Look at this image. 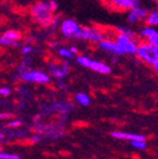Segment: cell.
Returning <instances> with one entry per match:
<instances>
[{
    "instance_id": "e0dca14e",
    "label": "cell",
    "mask_w": 158,
    "mask_h": 159,
    "mask_svg": "<svg viewBox=\"0 0 158 159\" xmlns=\"http://www.w3.org/2000/svg\"><path fill=\"white\" fill-rule=\"evenodd\" d=\"M75 101H77V104L84 107L89 106V105L91 104V97H90V95L86 94V93H77V94L75 95Z\"/></svg>"
},
{
    "instance_id": "d6986e66",
    "label": "cell",
    "mask_w": 158,
    "mask_h": 159,
    "mask_svg": "<svg viewBox=\"0 0 158 159\" xmlns=\"http://www.w3.org/2000/svg\"><path fill=\"white\" fill-rule=\"evenodd\" d=\"M2 35H5L8 39L12 40V41H16V42H19L20 40L22 39V34L20 31H17V30H7L6 32L2 33Z\"/></svg>"
},
{
    "instance_id": "44dd1931",
    "label": "cell",
    "mask_w": 158,
    "mask_h": 159,
    "mask_svg": "<svg viewBox=\"0 0 158 159\" xmlns=\"http://www.w3.org/2000/svg\"><path fill=\"white\" fill-rule=\"evenodd\" d=\"M20 43L12 41V40L8 39L5 35H0V47H6V48H18Z\"/></svg>"
},
{
    "instance_id": "1f68e13d",
    "label": "cell",
    "mask_w": 158,
    "mask_h": 159,
    "mask_svg": "<svg viewBox=\"0 0 158 159\" xmlns=\"http://www.w3.org/2000/svg\"><path fill=\"white\" fill-rule=\"evenodd\" d=\"M69 50H70V52L72 53V54L74 55H77V54H79V49H77V45H70L69 47Z\"/></svg>"
},
{
    "instance_id": "ab89813d",
    "label": "cell",
    "mask_w": 158,
    "mask_h": 159,
    "mask_svg": "<svg viewBox=\"0 0 158 159\" xmlns=\"http://www.w3.org/2000/svg\"><path fill=\"white\" fill-rule=\"evenodd\" d=\"M0 53H1V47H0Z\"/></svg>"
},
{
    "instance_id": "d590c367",
    "label": "cell",
    "mask_w": 158,
    "mask_h": 159,
    "mask_svg": "<svg viewBox=\"0 0 158 159\" xmlns=\"http://www.w3.org/2000/svg\"><path fill=\"white\" fill-rule=\"evenodd\" d=\"M117 60H118V57H112V61H113L114 63H116Z\"/></svg>"
},
{
    "instance_id": "5bb4252c",
    "label": "cell",
    "mask_w": 158,
    "mask_h": 159,
    "mask_svg": "<svg viewBox=\"0 0 158 159\" xmlns=\"http://www.w3.org/2000/svg\"><path fill=\"white\" fill-rule=\"evenodd\" d=\"M87 69L92 70L94 72L100 73V74H109V73L112 72V69L109 64L102 62V61H99V60H94V59L91 60V62H90Z\"/></svg>"
},
{
    "instance_id": "6da1fadb",
    "label": "cell",
    "mask_w": 158,
    "mask_h": 159,
    "mask_svg": "<svg viewBox=\"0 0 158 159\" xmlns=\"http://www.w3.org/2000/svg\"><path fill=\"white\" fill-rule=\"evenodd\" d=\"M30 15L38 25L45 28L50 27L53 16H54L48 8L45 1H38L33 3L30 8Z\"/></svg>"
},
{
    "instance_id": "277c9868",
    "label": "cell",
    "mask_w": 158,
    "mask_h": 159,
    "mask_svg": "<svg viewBox=\"0 0 158 159\" xmlns=\"http://www.w3.org/2000/svg\"><path fill=\"white\" fill-rule=\"evenodd\" d=\"M35 134L39 135H44L47 138L51 139V140H55L65 135V129L64 126L58 124H42V123H35Z\"/></svg>"
},
{
    "instance_id": "2e32d148",
    "label": "cell",
    "mask_w": 158,
    "mask_h": 159,
    "mask_svg": "<svg viewBox=\"0 0 158 159\" xmlns=\"http://www.w3.org/2000/svg\"><path fill=\"white\" fill-rule=\"evenodd\" d=\"M115 30H116V32L119 33V34H124V35H127L129 38H133V39H136L137 38V33L136 31L131 28L129 25H118L115 27Z\"/></svg>"
},
{
    "instance_id": "30bf717a",
    "label": "cell",
    "mask_w": 158,
    "mask_h": 159,
    "mask_svg": "<svg viewBox=\"0 0 158 159\" xmlns=\"http://www.w3.org/2000/svg\"><path fill=\"white\" fill-rule=\"evenodd\" d=\"M97 48H99L101 51L107 53V54H111L113 57H122L124 55L123 51L118 48V45L115 43L114 39H109V38H105L101 41V42L97 44Z\"/></svg>"
},
{
    "instance_id": "3957f363",
    "label": "cell",
    "mask_w": 158,
    "mask_h": 159,
    "mask_svg": "<svg viewBox=\"0 0 158 159\" xmlns=\"http://www.w3.org/2000/svg\"><path fill=\"white\" fill-rule=\"evenodd\" d=\"M105 33L102 31L100 28L96 27H81L77 31V34L73 37L74 40H82V41H86L90 43H95L99 44L102 40L105 39Z\"/></svg>"
},
{
    "instance_id": "e575fe53",
    "label": "cell",
    "mask_w": 158,
    "mask_h": 159,
    "mask_svg": "<svg viewBox=\"0 0 158 159\" xmlns=\"http://www.w3.org/2000/svg\"><path fill=\"white\" fill-rule=\"evenodd\" d=\"M153 67H154V70H155V72L158 74V62H157V63H155V64L153 65Z\"/></svg>"
},
{
    "instance_id": "52a82bcc",
    "label": "cell",
    "mask_w": 158,
    "mask_h": 159,
    "mask_svg": "<svg viewBox=\"0 0 158 159\" xmlns=\"http://www.w3.org/2000/svg\"><path fill=\"white\" fill-rule=\"evenodd\" d=\"M115 43L118 45L119 49L123 51L124 55H136L137 52V47H138V41L133 38H129L127 35L124 34H119L116 33V37L114 39Z\"/></svg>"
},
{
    "instance_id": "7c38bea8",
    "label": "cell",
    "mask_w": 158,
    "mask_h": 159,
    "mask_svg": "<svg viewBox=\"0 0 158 159\" xmlns=\"http://www.w3.org/2000/svg\"><path fill=\"white\" fill-rule=\"evenodd\" d=\"M138 35L149 44L158 47V30L151 25H144L139 29Z\"/></svg>"
},
{
    "instance_id": "836d02e7",
    "label": "cell",
    "mask_w": 158,
    "mask_h": 159,
    "mask_svg": "<svg viewBox=\"0 0 158 159\" xmlns=\"http://www.w3.org/2000/svg\"><path fill=\"white\" fill-rule=\"evenodd\" d=\"M40 139H41V135L35 134V136H32L31 138H30V140H31V143H39Z\"/></svg>"
},
{
    "instance_id": "8d00e7d4",
    "label": "cell",
    "mask_w": 158,
    "mask_h": 159,
    "mask_svg": "<svg viewBox=\"0 0 158 159\" xmlns=\"http://www.w3.org/2000/svg\"><path fill=\"white\" fill-rule=\"evenodd\" d=\"M3 137H5V134H2V133H0V139H2Z\"/></svg>"
},
{
    "instance_id": "f35d334b",
    "label": "cell",
    "mask_w": 158,
    "mask_h": 159,
    "mask_svg": "<svg viewBox=\"0 0 158 159\" xmlns=\"http://www.w3.org/2000/svg\"><path fill=\"white\" fill-rule=\"evenodd\" d=\"M2 149H3V147H2V146H1V145H0V152H2Z\"/></svg>"
},
{
    "instance_id": "ac0fdd59",
    "label": "cell",
    "mask_w": 158,
    "mask_h": 159,
    "mask_svg": "<svg viewBox=\"0 0 158 159\" xmlns=\"http://www.w3.org/2000/svg\"><path fill=\"white\" fill-rule=\"evenodd\" d=\"M146 25H151V27H157L158 25V9L151 11L147 16V18L145 19Z\"/></svg>"
},
{
    "instance_id": "83f0119b",
    "label": "cell",
    "mask_w": 158,
    "mask_h": 159,
    "mask_svg": "<svg viewBox=\"0 0 158 159\" xmlns=\"http://www.w3.org/2000/svg\"><path fill=\"white\" fill-rule=\"evenodd\" d=\"M22 125V122L21 120H13V122H10L7 124V128H17V127H20Z\"/></svg>"
},
{
    "instance_id": "9a60e30c",
    "label": "cell",
    "mask_w": 158,
    "mask_h": 159,
    "mask_svg": "<svg viewBox=\"0 0 158 159\" xmlns=\"http://www.w3.org/2000/svg\"><path fill=\"white\" fill-rule=\"evenodd\" d=\"M111 136L116 139H127L129 142H134V140H144L146 142V137L144 135L138 134H132V133H126V132H111Z\"/></svg>"
},
{
    "instance_id": "cb8c5ba5",
    "label": "cell",
    "mask_w": 158,
    "mask_h": 159,
    "mask_svg": "<svg viewBox=\"0 0 158 159\" xmlns=\"http://www.w3.org/2000/svg\"><path fill=\"white\" fill-rule=\"evenodd\" d=\"M45 2H47L48 8L50 9V11L54 15L58 11V9H59V2H58L57 0H47Z\"/></svg>"
},
{
    "instance_id": "f546056e",
    "label": "cell",
    "mask_w": 158,
    "mask_h": 159,
    "mask_svg": "<svg viewBox=\"0 0 158 159\" xmlns=\"http://www.w3.org/2000/svg\"><path fill=\"white\" fill-rule=\"evenodd\" d=\"M49 47L54 48V49L58 50L60 47H62V45H61V42H60V41H58V40H53V41H51V42L49 43Z\"/></svg>"
},
{
    "instance_id": "4fadbf2b",
    "label": "cell",
    "mask_w": 158,
    "mask_h": 159,
    "mask_svg": "<svg viewBox=\"0 0 158 159\" xmlns=\"http://www.w3.org/2000/svg\"><path fill=\"white\" fill-rule=\"evenodd\" d=\"M113 9L118 11H129L133 8L141 5L139 0H109Z\"/></svg>"
},
{
    "instance_id": "8fae6325",
    "label": "cell",
    "mask_w": 158,
    "mask_h": 159,
    "mask_svg": "<svg viewBox=\"0 0 158 159\" xmlns=\"http://www.w3.org/2000/svg\"><path fill=\"white\" fill-rule=\"evenodd\" d=\"M49 113H57L59 115H69L74 109V106L67 101H54L45 106Z\"/></svg>"
},
{
    "instance_id": "603a6c76",
    "label": "cell",
    "mask_w": 158,
    "mask_h": 159,
    "mask_svg": "<svg viewBox=\"0 0 158 159\" xmlns=\"http://www.w3.org/2000/svg\"><path fill=\"white\" fill-rule=\"evenodd\" d=\"M35 47H32L31 44H25L21 48V50H20V52H21V54L23 57H30L31 54L35 53Z\"/></svg>"
},
{
    "instance_id": "74e56055",
    "label": "cell",
    "mask_w": 158,
    "mask_h": 159,
    "mask_svg": "<svg viewBox=\"0 0 158 159\" xmlns=\"http://www.w3.org/2000/svg\"><path fill=\"white\" fill-rule=\"evenodd\" d=\"M151 1H153V2H155V3H158V0H151Z\"/></svg>"
},
{
    "instance_id": "8992f818",
    "label": "cell",
    "mask_w": 158,
    "mask_h": 159,
    "mask_svg": "<svg viewBox=\"0 0 158 159\" xmlns=\"http://www.w3.org/2000/svg\"><path fill=\"white\" fill-rule=\"evenodd\" d=\"M71 70V65H70L69 61H62L61 63L58 62H51L48 64V71L50 77H53L55 81H62L67 76Z\"/></svg>"
},
{
    "instance_id": "d4e9b609",
    "label": "cell",
    "mask_w": 158,
    "mask_h": 159,
    "mask_svg": "<svg viewBox=\"0 0 158 159\" xmlns=\"http://www.w3.org/2000/svg\"><path fill=\"white\" fill-rule=\"evenodd\" d=\"M131 145L134 148L139 149V150H144L147 148V143L144 140H134V142H131Z\"/></svg>"
},
{
    "instance_id": "ba28073f",
    "label": "cell",
    "mask_w": 158,
    "mask_h": 159,
    "mask_svg": "<svg viewBox=\"0 0 158 159\" xmlns=\"http://www.w3.org/2000/svg\"><path fill=\"white\" fill-rule=\"evenodd\" d=\"M81 25L73 19H64L61 20V23L59 25V32L65 39H73L77 31L80 30Z\"/></svg>"
},
{
    "instance_id": "5b68a950",
    "label": "cell",
    "mask_w": 158,
    "mask_h": 159,
    "mask_svg": "<svg viewBox=\"0 0 158 159\" xmlns=\"http://www.w3.org/2000/svg\"><path fill=\"white\" fill-rule=\"evenodd\" d=\"M21 81L27 83H35V84H49L51 82V77L47 72L40 70L30 69L26 72L19 74Z\"/></svg>"
},
{
    "instance_id": "4dcf8cb0",
    "label": "cell",
    "mask_w": 158,
    "mask_h": 159,
    "mask_svg": "<svg viewBox=\"0 0 158 159\" xmlns=\"http://www.w3.org/2000/svg\"><path fill=\"white\" fill-rule=\"evenodd\" d=\"M57 85L60 87V89H63V91H65V89H67V84L64 82V80H62V81H57Z\"/></svg>"
},
{
    "instance_id": "7402d4cb",
    "label": "cell",
    "mask_w": 158,
    "mask_h": 159,
    "mask_svg": "<svg viewBox=\"0 0 158 159\" xmlns=\"http://www.w3.org/2000/svg\"><path fill=\"white\" fill-rule=\"evenodd\" d=\"M91 57H87V55H77L75 57V61H77V64H80L83 67H89V64L91 62Z\"/></svg>"
},
{
    "instance_id": "ffe728a7",
    "label": "cell",
    "mask_w": 158,
    "mask_h": 159,
    "mask_svg": "<svg viewBox=\"0 0 158 159\" xmlns=\"http://www.w3.org/2000/svg\"><path fill=\"white\" fill-rule=\"evenodd\" d=\"M57 51H58V54H59V57H61L62 59H64L65 61H70V60H73L75 57L74 55L70 52L69 48L60 47L59 49L57 50Z\"/></svg>"
},
{
    "instance_id": "4316f807",
    "label": "cell",
    "mask_w": 158,
    "mask_h": 159,
    "mask_svg": "<svg viewBox=\"0 0 158 159\" xmlns=\"http://www.w3.org/2000/svg\"><path fill=\"white\" fill-rule=\"evenodd\" d=\"M0 159H21L19 155L16 154H7V152H0Z\"/></svg>"
},
{
    "instance_id": "9c48e42d",
    "label": "cell",
    "mask_w": 158,
    "mask_h": 159,
    "mask_svg": "<svg viewBox=\"0 0 158 159\" xmlns=\"http://www.w3.org/2000/svg\"><path fill=\"white\" fill-rule=\"evenodd\" d=\"M149 11L146 7L143 6H137V7L133 8L127 12L126 16V21L128 25H136V23H139L141 21H145V19L148 16Z\"/></svg>"
},
{
    "instance_id": "484cf974",
    "label": "cell",
    "mask_w": 158,
    "mask_h": 159,
    "mask_svg": "<svg viewBox=\"0 0 158 159\" xmlns=\"http://www.w3.org/2000/svg\"><path fill=\"white\" fill-rule=\"evenodd\" d=\"M60 23H61V18H60V16H53V19H52L51 25H50L51 31H54V30L59 29Z\"/></svg>"
},
{
    "instance_id": "f1b7e54d",
    "label": "cell",
    "mask_w": 158,
    "mask_h": 159,
    "mask_svg": "<svg viewBox=\"0 0 158 159\" xmlns=\"http://www.w3.org/2000/svg\"><path fill=\"white\" fill-rule=\"evenodd\" d=\"M11 94V89L9 87H0V96L7 97Z\"/></svg>"
},
{
    "instance_id": "d6a6232c",
    "label": "cell",
    "mask_w": 158,
    "mask_h": 159,
    "mask_svg": "<svg viewBox=\"0 0 158 159\" xmlns=\"http://www.w3.org/2000/svg\"><path fill=\"white\" fill-rule=\"evenodd\" d=\"M13 114H10V113H2V114H0V118L1 119H9V118H12Z\"/></svg>"
},
{
    "instance_id": "7a4b0ae2",
    "label": "cell",
    "mask_w": 158,
    "mask_h": 159,
    "mask_svg": "<svg viewBox=\"0 0 158 159\" xmlns=\"http://www.w3.org/2000/svg\"><path fill=\"white\" fill-rule=\"evenodd\" d=\"M136 57L143 63L153 66L155 63L158 62V47H154L146 41H142L137 47Z\"/></svg>"
}]
</instances>
